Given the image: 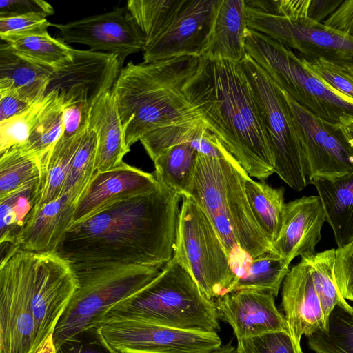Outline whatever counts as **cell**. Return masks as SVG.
Masks as SVG:
<instances>
[{"mask_svg":"<svg viewBox=\"0 0 353 353\" xmlns=\"http://www.w3.org/2000/svg\"><path fill=\"white\" fill-rule=\"evenodd\" d=\"M245 172L236 159L198 153L192 179L182 194L191 197L211 221L236 281L245 274L252 258L274 251L248 203L243 185Z\"/></svg>","mask_w":353,"mask_h":353,"instance_id":"cell-4","label":"cell"},{"mask_svg":"<svg viewBox=\"0 0 353 353\" xmlns=\"http://www.w3.org/2000/svg\"><path fill=\"white\" fill-rule=\"evenodd\" d=\"M281 305L290 334L299 346L301 336L327 330L328 321L305 260L293 265L283 281Z\"/></svg>","mask_w":353,"mask_h":353,"instance_id":"cell-19","label":"cell"},{"mask_svg":"<svg viewBox=\"0 0 353 353\" xmlns=\"http://www.w3.org/2000/svg\"><path fill=\"white\" fill-rule=\"evenodd\" d=\"M249 28L261 32L298 52L305 59L321 58L353 67V39L323 23L306 17L277 14L245 0Z\"/></svg>","mask_w":353,"mask_h":353,"instance_id":"cell-11","label":"cell"},{"mask_svg":"<svg viewBox=\"0 0 353 353\" xmlns=\"http://www.w3.org/2000/svg\"><path fill=\"white\" fill-rule=\"evenodd\" d=\"M334 274L338 288L345 299L353 302V242L335 249Z\"/></svg>","mask_w":353,"mask_h":353,"instance_id":"cell-45","label":"cell"},{"mask_svg":"<svg viewBox=\"0 0 353 353\" xmlns=\"http://www.w3.org/2000/svg\"><path fill=\"white\" fill-rule=\"evenodd\" d=\"M282 91L303 145L308 181L314 178L334 179L353 173V145L339 124L312 114Z\"/></svg>","mask_w":353,"mask_h":353,"instance_id":"cell-14","label":"cell"},{"mask_svg":"<svg viewBox=\"0 0 353 353\" xmlns=\"http://www.w3.org/2000/svg\"><path fill=\"white\" fill-rule=\"evenodd\" d=\"M315 353H353V308L336 305L330 314L327 330L307 337Z\"/></svg>","mask_w":353,"mask_h":353,"instance_id":"cell-37","label":"cell"},{"mask_svg":"<svg viewBox=\"0 0 353 353\" xmlns=\"http://www.w3.org/2000/svg\"><path fill=\"white\" fill-rule=\"evenodd\" d=\"M236 353H303L288 332H274L237 340Z\"/></svg>","mask_w":353,"mask_h":353,"instance_id":"cell-41","label":"cell"},{"mask_svg":"<svg viewBox=\"0 0 353 353\" xmlns=\"http://www.w3.org/2000/svg\"><path fill=\"white\" fill-rule=\"evenodd\" d=\"M76 206L77 201L66 195L43 205L22 232L16 252H54L72 223Z\"/></svg>","mask_w":353,"mask_h":353,"instance_id":"cell-24","label":"cell"},{"mask_svg":"<svg viewBox=\"0 0 353 353\" xmlns=\"http://www.w3.org/2000/svg\"><path fill=\"white\" fill-rule=\"evenodd\" d=\"M29 252L37 350L53 334L77 283L71 265L54 252Z\"/></svg>","mask_w":353,"mask_h":353,"instance_id":"cell-15","label":"cell"},{"mask_svg":"<svg viewBox=\"0 0 353 353\" xmlns=\"http://www.w3.org/2000/svg\"><path fill=\"white\" fill-rule=\"evenodd\" d=\"M101 330L119 353H210L222 345L216 332L178 330L137 320L109 321Z\"/></svg>","mask_w":353,"mask_h":353,"instance_id":"cell-13","label":"cell"},{"mask_svg":"<svg viewBox=\"0 0 353 353\" xmlns=\"http://www.w3.org/2000/svg\"><path fill=\"white\" fill-rule=\"evenodd\" d=\"M152 161L164 150L178 144H188L199 154L225 160L236 159L203 119L170 125L150 132L140 140Z\"/></svg>","mask_w":353,"mask_h":353,"instance_id":"cell-25","label":"cell"},{"mask_svg":"<svg viewBox=\"0 0 353 353\" xmlns=\"http://www.w3.org/2000/svg\"><path fill=\"white\" fill-rule=\"evenodd\" d=\"M245 0H218L201 57L239 63L245 57Z\"/></svg>","mask_w":353,"mask_h":353,"instance_id":"cell-22","label":"cell"},{"mask_svg":"<svg viewBox=\"0 0 353 353\" xmlns=\"http://www.w3.org/2000/svg\"><path fill=\"white\" fill-rule=\"evenodd\" d=\"M200 58L130 61L121 68L112 91L130 147L155 130L202 119L184 92Z\"/></svg>","mask_w":353,"mask_h":353,"instance_id":"cell-3","label":"cell"},{"mask_svg":"<svg viewBox=\"0 0 353 353\" xmlns=\"http://www.w3.org/2000/svg\"><path fill=\"white\" fill-rule=\"evenodd\" d=\"M92 105L83 100L63 101V138L70 139L85 133L88 129Z\"/></svg>","mask_w":353,"mask_h":353,"instance_id":"cell-44","label":"cell"},{"mask_svg":"<svg viewBox=\"0 0 353 353\" xmlns=\"http://www.w3.org/2000/svg\"><path fill=\"white\" fill-rule=\"evenodd\" d=\"M243 185L253 215L272 245L279 239L285 214V189L273 188L265 181H256L245 172Z\"/></svg>","mask_w":353,"mask_h":353,"instance_id":"cell-29","label":"cell"},{"mask_svg":"<svg viewBox=\"0 0 353 353\" xmlns=\"http://www.w3.org/2000/svg\"><path fill=\"white\" fill-rule=\"evenodd\" d=\"M323 207L325 221L332 228L337 248L353 242V173L334 179L314 178Z\"/></svg>","mask_w":353,"mask_h":353,"instance_id":"cell-26","label":"cell"},{"mask_svg":"<svg viewBox=\"0 0 353 353\" xmlns=\"http://www.w3.org/2000/svg\"><path fill=\"white\" fill-rule=\"evenodd\" d=\"M54 13L52 6L42 0L0 1V18L26 14H39L46 17Z\"/></svg>","mask_w":353,"mask_h":353,"instance_id":"cell-46","label":"cell"},{"mask_svg":"<svg viewBox=\"0 0 353 353\" xmlns=\"http://www.w3.org/2000/svg\"><path fill=\"white\" fill-rule=\"evenodd\" d=\"M217 1H128L126 8L144 37L143 62L201 57Z\"/></svg>","mask_w":353,"mask_h":353,"instance_id":"cell-6","label":"cell"},{"mask_svg":"<svg viewBox=\"0 0 353 353\" xmlns=\"http://www.w3.org/2000/svg\"><path fill=\"white\" fill-rule=\"evenodd\" d=\"M121 68L114 54L74 48L72 61L53 72L46 94L55 90L63 101L77 99L92 104L112 89Z\"/></svg>","mask_w":353,"mask_h":353,"instance_id":"cell-17","label":"cell"},{"mask_svg":"<svg viewBox=\"0 0 353 353\" xmlns=\"http://www.w3.org/2000/svg\"><path fill=\"white\" fill-rule=\"evenodd\" d=\"M72 269L77 288L53 332L56 348L81 330L101 327L112 307L149 284L163 268L119 264Z\"/></svg>","mask_w":353,"mask_h":353,"instance_id":"cell-7","label":"cell"},{"mask_svg":"<svg viewBox=\"0 0 353 353\" xmlns=\"http://www.w3.org/2000/svg\"><path fill=\"white\" fill-rule=\"evenodd\" d=\"M309 265L312 281L326 319L336 305L353 308L341 295L335 279V249L332 248L314 254L302 256Z\"/></svg>","mask_w":353,"mask_h":353,"instance_id":"cell-35","label":"cell"},{"mask_svg":"<svg viewBox=\"0 0 353 353\" xmlns=\"http://www.w3.org/2000/svg\"><path fill=\"white\" fill-rule=\"evenodd\" d=\"M53 72L20 57L8 43L0 45V94H14L33 104L45 96Z\"/></svg>","mask_w":353,"mask_h":353,"instance_id":"cell-27","label":"cell"},{"mask_svg":"<svg viewBox=\"0 0 353 353\" xmlns=\"http://www.w3.org/2000/svg\"><path fill=\"white\" fill-rule=\"evenodd\" d=\"M299 57L305 66L320 80L353 100V67L334 63L321 58Z\"/></svg>","mask_w":353,"mask_h":353,"instance_id":"cell-40","label":"cell"},{"mask_svg":"<svg viewBox=\"0 0 353 353\" xmlns=\"http://www.w3.org/2000/svg\"><path fill=\"white\" fill-rule=\"evenodd\" d=\"M210 353H236V348L230 343L221 345L219 349Z\"/></svg>","mask_w":353,"mask_h":353,"instance_id":"cell-52","label":"cell"},{"mask_svg":"<svg viewBox=\"0 0 353 353\" xmlns=\"http://www.w3.org/2000/svg\"><path fill=\"white\" fill-rule=\"evenodd\" d=\"M197 155L198 152L188 144L169 147L152 161L154 174L161 184L182 195L192 179Z\"/></svg>","mask_w":353,"mask_h":353,"instance_id":"cell-33","label":"cell"},{"mask_svg":"<svg viewBox=\"0 0 353 353\" xmlns=\"http://www.w3.org/2000/svg\"><path fill=\"white\" fill-rule=\"evenodd\" d=\"M120 319L194 332H216L220 329L214 301L203 294L174 256L152 281L112 307L105 323Z\"/></svg>","mask_w":353,"mask_h":353,"instance_id":"cell-5","label":"cell"},{"mask_svg":"<svg viewBox=\"0 0 353 353\" xmlns=\"http://www.w3.org/2000/svg\"><path fill=\"white\" fill-rule=\"evenodd\" d=\"M82 135L70 139L61 137L46 154L37 201L28 223L43 205L61 196L70 164Z\"/></svg>","mask_w":353,"mask_h":353,"instance_id":"cell-30","label":"cell"},{"mask_svg":"<svg viewBox=\"0 0 353 353\" xmlns=\"http://www.w3.org/2000/svg\"><path fill=\"white\" fill-rule=\"evenodd\" d=\"M52 26L46 17L39 14H26L0 18V37L5 43L19 39L48 34Z\"/></svg>","mask_w":353,"mask_h":353,"instance_id":"cell-42","label":"cell"},{"mask_svg":"<svg viewBox=\"0 0 353 353\" xmlns=\"http://www.w3.org/2000/svg\"><path fill=\"white\" fill-rule=\"evenodd\" d=\"M97 148V134L88 128L82 135L72 157L61 195H66L77 203L95 173Z\"/></svg>","mask_w":353,"mask_h":353,"instance_id":"cell-38","label":"cell"},{"mask_svg":"<svg viewBox=\"0 0 353 353\" xmlns=\"http://www.w3.org/2000/svg\"><path fill=\"white\" fill-rule=\"evenodd\" d=\"M52 26L66 43H81L92 51L114 54L121 65L127 57L142 52L144 46L143 34L126 8Z\"/></svg>","mask_w":353,"mask_h":353,"instance_id":"cell-16","label":"cell"},{"mask_svg":"<svg viewBox=\"0 0 353 353\" xmlns=\"http://www.w3.org/2000/svg\"><path fill=\"white\" fill-rule=\"evenodd\" d=\"M181 199L161 184L114 200L71 224L54 253L72 268L119 264L163 268L173 256Z\"/></svg>","mask_w":353,"mask_h":353,"instance_id":"cell-1","label":"cell"},{"mask_svg":"<svg viewBox=\"0 0 353 353\" xmlns=\"http://www.w3.org/2000/svg\"><path fill=\"white\" fill-rule=\"evenodd\" d=\"M40 179L0 198V261L17 250L21 234L37 201Z\"/></svg>","mask_w":353,"mask_h":353,"instance_id":"cell-28","label":"cell"},{"mask_svg":"<svg viewBox=\"0 0 353 353\" xmlns=\"http://www.w3.org/2000/svg\"><path fill=\"white\" fill-rule=\"evenodd\" d=\"M184 92L209 130L250 176L263 181L274 173L259 110L239 63L201 57Z\"/></svg>","mask_w":353,"mask_h":353,"instance_id":"cell-2","label":"cell"},{"mask_svg":"<svg viewBox=\"0 0 353 353\" xmlns=\"http://www.w3.org/2000/svg\"><path fill=\"white\" fill-rule=\"evenodd\" d=\"M88 128L97 137L95 172L112 170L130 151L113 92H105L92 105Z\"/></svg>","mask_w":353,"mask_h":353,"instance_id":"cell-23","label":"cell"},{"mask_svg":"<svg viewBox=\"0 0 353 353\" xmlns=\"http://www.w3.org/2000/svg\"><path fill=\"white\" fill-rule=\"evenodd\" d=\"M290 271L280 256L268 251L252 260L245 274L237 279L233 291L259 290L277 296L281 285Z\"/></svg>","mask_w":353,"mask_h":353,"instance_id":"cell-36","label":"cell"},{"mask_svg":"<svg viewBox=\"0 0 353 353\" xmlns=\"http://www.w3.org/2000/svg\"><path fill=\"white\" fill-rule=\"evenodd\" d=\"M254 95L273 155L274 173L301 191L309 183L306 156L281 88L248 54L239 63Z\"/></svg>","mask_w":353,"mask_h":353,"instance_id":"cell-9","label":"cell"},{"mask_svg":"<svg viewBox=\"0 0 353 353\" xmlns=\"http://www.w3.org/2000/svg\"><path fill=\"white\" fill-rule=\"evenodd\" d=\"M33 353H56L52 334L43 341Z\"/></svg>","mask_w":353,"mask_h":353,"instance_id":"cell-51","label":"cell"},{"mask_svg":"<svg viewBox=\"0 0 353 353\" xmlns=\"http://www.w3.org/2000/svg\"><path fill=\"white\" fill-rule=\"evenodd\" d=\"M172 256L208 299L214 301L233 291L236 277L227 251L204 211L185 194L182 195Z\"/></svg>","mask_w":353,"mask_h":353,"instance_id":"cell-10","label":"cell"},{"mask_svg":"<svg viewBox=\"0 0 353 353\" xmlns=\"http://www.w3.org/2000/svg\"><path fill=\"white\" fill-rule=\"evenodd\" d=\"M63 131V100L58 92L52 90L43 98L29 137L19 148L37 156H43L60 139Z\"/></svg>","mask_w":353,"mask_h":353,"instance_id":"cell-31","label":"cell"},{"mask_svg":"<svg viewBox=\"0 0 353 353\" xmlns=\"http://www.w3.org/2000/svg\"><path fill=\"white\" fill-rule=\"evenodd\" d=\"M245 48L283 91L312 114L335 124L353 117V100L320 80L292 50L249 28Z\"/></svg>","mask_w":353,"mask_h":353,"instance_id":"cell-8","label":"cell"},{"mask_svg":"<svg viewBox=\"0 0 353 353\" xmlns=\"http://www.w3.org/2000/svg\"><path fill=\"white\" fill-rule=\"evenodd\" d=\"M339 128L353 145V117L343 119L339 124Z\"/></svg>","mask_w":353,"mask_h":353,"instance_id":"cell-50","label":"cell"},{"mask_svg":"<svg viewBox=\"0 0 353 353\" xmlns=\"http://www.w3.org/2000/svg\"><path fill=\"white\" fill-rule=\"evenodd\" d=\"M343 0H310L307 17L317 23L324 22Z\"/></svg>","mask_w":353,"mask_h":353,"instance_id":"cell-49","label":"cell"},{"mask_svg":"<svg viewBox=\"0 0 353 353\" xmlns=\"http://www.w3.org/2000/svg\"><path fill=\"white\" fill-rule=\"evenodd\" d=\"M56 353H119L103 337L101 327L81 330L64 341Z\"/></svg>","mask_w":353,"mask_h":353,"instance_id":"cell-43","label":"cell"},{"mask_svg":"<svg viewBox=\"0 0 353 353\" xmlns=\"http://www.w3.org/2000/svg\"><path fill=\"white\" fill-rule=\"evenodd\" d=\"M30 252L17 251L0 261V353H33Z\"/></svg>","mask_w":353,"mask_h":353,"instance_id":"cell-12","label":"cell"},{"mask_svg":"<svg viewBox=\"0 0 353 353\" xmlns=\"http://www.w3.org/2000/svg\"><path fill=\"white\" fill-rule=\"evenodd\" d=\"M32 105L14 94H0V122L23 112Z\"/></svg>","mask_w":353,"mask_h":353,"instance_id":"cell-48","label":"cell"},{"mask_svg":"<svg viewBox=\"0 0 353 353\" xmlns=\"http://www.w3.org/2000/svg\"><path fill=\"white\" fill-rule=\"evenodd\" d=\"M20 57L53 72L69 64L73 59V49L63 40L49 33L27 37L6 43Z\"/></svg>","mask_w":353,"mask_h":353,"instance_id":"cell-32","label":"cell"},{"mask_svg":"<svg viewBox=\"0 0 353 353\" xmlns=\"http://www.w3.org/2000/svg\"><path fill=\"white\" fill-rule=\"evenodd\" d=\"M43 98L23 112L0 122V153L12 148L21 147L26 143L40 111Z\"/></svg>","mask_w":353,"mask_h":353,"instance_id":"cell-39","label":"cell"},{"mask_svg":"<svg viewBox=\"0 0 353 353\" xmlns=\"http://www.w3.org/2000/svg\"><path fill=\"white\" fill-rule=\"evenodd\" d=\"M323 23L353 39V0H343Z\"/></svg>","mask_w":353,"mask_h":353,"instance_id":"cell-47","label":"cell"},{"mask_svg":"<svg viewBox=\"0 0 353 353\" xmlns=\"http://www.w3.org/2000/svg\"><path fill=\"white\" fill-rule=\"evenodd\" d=\"M325 222L319 196H304L287 203L283 228L273 250L288 266L297 256L314 254Z\"/></svg>","mask_w":353,"mask_h":353,"instance_id":"cell-21","label":"cell"},{"mask_svg":"<svg viewBox=\"0 0 353 353\" xmlns=\"http://www.w3.org/2000/svg\"><path fill=\"white\" fill-rule=\"evenodd\" d=\"M161 185L154 173L124 162L112 170L95 172L77 203L72 223L89 217L114 200L148 192Z\"/></svg>","mask_w":353,"mask_h":353,"instance_id":"cell-20","label":"cell"},{"mask_svg":"<svg viewBox=\"0 0 353 353\" xmlns=\"http://www.w3.org/2000/svg\"><path fill=\"white\" fill-rule=\"evenodd\" d=\"M275 296L259 290L230 292L214 301L219 319L232 327L237 340L274 332H288L285 316L279 311Z\"/></svg>","mask_w":353,"mask_h":353,"instance_id":"cell-18","label":"cell"},{"mask_svg":"<svg viewBox=\"0 0 353 353\" xmlns=\"http://www.w3.org/2000/svg\"><path fill=\"white\" fill-rule=\"evenodd\" d=\"M46 154L37 156L19 147L0 153V198L41 178Z\"/></svg>","mask_w":353,"mask_h":353,"instance_id":"cell-34","label":"cell"}]
</instances>
